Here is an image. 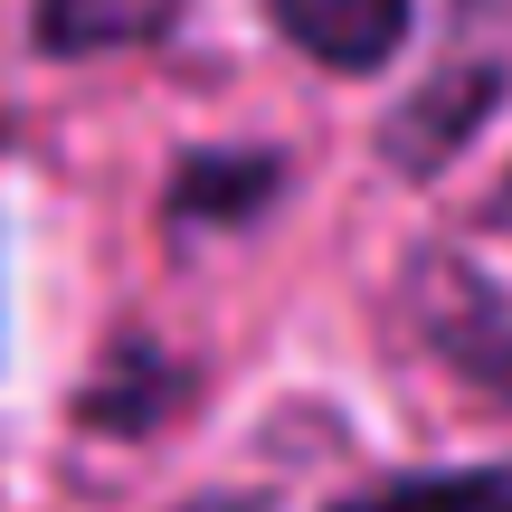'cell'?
I'll return each mask as SVG.
<instances>
[{
  "label": "cell",
  "mask_w": 512,
  "mask_h": 512,
  "mask_svg": "<svg viewBox=\"0 0 512 512\" xmlns=\"http://www.w3.org/2000/svg\"><path fill=\"white\" fill-rule=\"evenodd\" d=\"M418 323H427V342H437L475 389L512 399V294L503 285H484L475 266H446V275L418 285Z\"/></svg>",
  "instance_id": "1"
},
{
  "label": "cell",
  "mask_w": 512,
  "mask_h": 512,
  "mask_svg": "<svg viewBox=\"0 0 512 512\" xmlns=\"http://www.w3.org/2000/svg\"><path fill=\"white\" fill-rule=\"evenodd\" d=\"M266 10H275V29L332 76L389 67L399 38H408V0H266Z\"/></svg>",
  "instance_id": "2"
},
{
  "label": "cell",
  "mask_w": 512,
  "mask_h": 512,
  "mask_svg": "<svg viewBox=\"0 0 512 512\" xmlns=\"http://www.w3.org/2000/svg\"><path fill=\"white\" fill-rule=\"evenodd\" d=\"M494 95H503L494 67H456V76H437V86H427L418 105L389 124V162H399V171H437L446 152H456L465 133L484 124V105H494Z\"/></svg>",
  "instance_id": "3"
},
{
  "label": "cell",
  "mask_w": 512,
  "mask_h": 512,
  "mask_svg": "<svg viewBox=\"0 0 512 512\" xmlns=\"http://www.w3.org/2000/svg\"><path fill=\"white\" fill-rule=\"evenodd\" d=\"M266 190H275V152H190V162L171 171V219H181V228L247 219Z\"/></svg>",
  "instance_id": "4"
},
{
  "label": "cell",
  "mask_w": 512,
  "mask_h": 512,
  "mask_svg": "<svg viewBox=\"0 0 512 512\" xmlns=\"http://www.w3.org/2000/svg\"><path fill=\"white\" fill-rule=\"evenodd\" d=\"M342 512H512V465H446V475H389Z\"/></svg>",
  "instance_id": "5"
},
{
  "label": "cell",
  "mask_w": 512,
  "mask_h": 512,
  "mask_svg": "<svg viewBox=\"0 0 512 512\" xmlns=\"http://www.w3.org/2000/svg\"><path fill=\"white\" fill-rule=\"evenodd\" d=\"M152 19L162 10H124V0H48V10H38V38H48V48H124Z\"/></svg>",
  "instance_id": "6"
}]
</instances>
